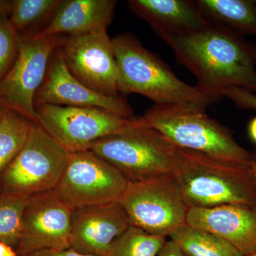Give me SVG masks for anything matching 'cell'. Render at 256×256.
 Instances as JSON below:
<instances>
[{
    "mask_svg": "<svg viewBox=\"0 0 256 256\" xmlns=\"http://www.w3.org/2000/svg\"><path fill=\"white\" fill-rule=\"evenodd\" d=\"M159 36L174 52L178 63L195 76L196 86L216 102L230 87L256 92L255 45L242 35L210 24L188 34Z\"/></svg>",
    "mask_w": 256,
    "mask_h": 256,
    "instance_id": "cell-1",
    "label": "cell"
},
{
    "mask_svg": "<svg viewBox=\"0 0 256 256\" xmlns=\"http://www.w3.org/2000/svg\"><path fill=\"white\" fill-rule=\"evenodd\" d=\"M118 66L119 94H137L154 105H195L206 108L216 101L195 86L180 80L158 56L146 50L134 35L112 38Z\"/></svg>",
    "mask_w": 256,
    "mask_h": 256,
    "instance_id": "cell-2",
    "label": "cell"
},
{
    "mask_svg": "<svg viewBox=\"0 0 256 256\" xmlns=\"http://www.w3.org/2000/svg\"><path fill=\"white\" fill-rule=\"evenodd\" d=\"M174 174L188 208L225 204L256 208V185L250 165L178 148Z\"/></svg>",
    "mask_w": 256,
    "mask_h": 256,
    "instance_id": "cell-3",
    "label": "cell"
},
{
    "mask_svg": "<svg viewBox=\"0 0 256 256\" xmlns=\"http://www.w3.org/2000/svg\"><path fill=\"white\" fill-rule=\"evenodd\" d=\"M146 124L180 149L236 164L250 165L252 153L234 139L228 128L195 105H154L144 112Z\"/></svg>",
    "mask_w": 256,
    "mask_h": 256,
    "instance_id": "cell-4",
    "label": "cell"
},
{
    "mask_svg": "<svg viewBox=\"0 0 256 256\" xmlns=\"http://www.w3.org/2000/svg\"><path fill=\"white\" fill-rule=\"evenodd\" d=\"M88 150L112 165L129 182L173 174L178 164V146L143 118L129 129L98 140Z\"/></svg>",
    "mask_w": 256,
    "mask_h": 256,
    "instance_id": "cell-5",
    "label": "cell"
},
{
    "mask_svg": "<svg viewBox=\"0 0 256 256\" xmlns=\"http://www.w3.org/2000/svg\"><path fill=\"white\" fill-rule=\"evenodd\" d=\"M132 226L156 236H170L186 224L188 210L174 173L128 183L119 200Z\"/></svg>",
    "mask_w": 256,
    "mask_h": 256,
    "instance_id": "cell-6",
    "label": "cell"
},
{
    "mask_svg": "<svg viewBox=\"0 0 256 256\" xmlns=\"http://www.w3.org/2000/svg\"><path fill=\"white\" fill-rule=\"evenodd\" d=\"M69 154L40 124L32 122L24 146L0 178V190L30 196L54 190Z\"/></svg>",
    "mask_w": 256,
    "mask_h": 256,
    "instance_id": "cell-7",
    "label": "cell"
},
{
    "mask_svg": "<svg viewBox=\"0 0 256 256\" xmlns=\"http://www.w3.org/2000/svg\"><path fill=\"white\" fill-rule=\"evenodd\" d=\"M37 124L65 149L88 150L98 140L122 132L142 122L98 108L44 104L36 106Z\"/></svg>",
    "mask_w": 256,
    "mask_h": 256,
    "instance_id": "cell-8",
    "label": "cell"
},
{
    "mask_svg": "<svg viewBox=\"0 0 256 256\" xmlns=\"http://www.w3.org/2000/svg\"><path fill=\"white\" fill-rule=\"evenodd\" d=\"M62 35L20 36V50L0 82V106L37 124L34 97L44 80L50 57L66 38Z\"/></svg>",
    "mask_w": 256,
    "mask_h": 256,
    "instance_id": "cell-9",
    "label": "cell"
},
{
    "mask_svg": "<svg viewBox=\"0 0 256 256\" xmlns=\"http://www.w3.org/2000/svg\"><path fill=\"white\" fill-rule=\"evenodd\" d=\"M128 183L110 163L86 150L70 152L54 190L76 210L119 202Z\"/></svg>",
    "mask_w": 256,
    "mask_h": 256,
    "instance_id": "cell-10",
    "label": "cell"
},
{
    "mask_svg": "<svg viewBox=\"0 0 256 256\" xmlns=\"http://www.w3.org/2000/svg\"><path fill=\"white\" fill-rule=\"evenodd\" d=\"M74 210L54 190L28 197L24 210L20 240L15 249L18 256L70 248Z\"/></svg>",
    "mask_w": 256,
    "mask_h": 256,
    "instance_id": "cell-11",
    "label": "cell"
},
{
    "mask_svg": "<svg viewBox=\"0 0 256 256\" xmlns=\"http://www.w3.org/2000/svg\"><path fill=\"white\" fill-rule=\"evenodd\" d=\"M60 50L69 72L84 85L104 95L120 96L117 62L108 31L66 36Z\"/></svg>",
    "mask_w": 256,
    "mask_h": 256,
    "instance_id": "cell-12",
    "label": "cell"
},
{
    "mask_svg": "<svg viewBox=\"0 0 256 256\" xmlns=\"http://www.w3.org/2000/svg\"><path fill=\"white\" fill-rule=\"evenodd\" d=\"M44 104L98 108L126 118H134L132 108L124 98L96 92L74 77L60 48L50 57L44 80L35 95V108Z\"/></svg>",
    "mask_w": 256,
    "mask_h": 256,
    "instance_id": "cell-13",
    "label": "cell"
},
{
    "mask_svg": "<svg viewBox=\"0 0 256 256\" xmlns=\"http://www.w3.org/2000/svg\"><path fill=\"white\" fill-rule=\"evenodd\" d=\"M130 226L119 202L74 210L70 248L92 256H108L114 240Z\"/></svg>",
    "mask_w": 256,
    "mask_h": 256,
    "instance_id": "cell-14",
    "label": "cell"
},
{
    "mask_svg": "<svg viewBox=\"0 0 256 256\" xmlns=\"http://www.w3.org/2000/svg\"><path fill=\"white\" fill-rule=\"evenodd\" d=\"M186 224L225 239L244 256L256 250V208L244 204L190 208Z\"/></svg>",
    "mask_w": 256,
    "mask_h": 256,
    "instance_id": "cell-15",
    "label": "cell"
},
{
    "mask_svg": "<svg viewBox=\"0 0 256 256\" xmlns=\"http://www.w3.org/2000/svg\"><path fill=\"white\" fill-rule=\"evenodd\" d=\"M130 10L149 23L158 36H180L210 24L195 1L188 0H130Z\"/></svg>",
    "mask_w": 256,
    "mask_h": 256,
    "instance_id": "cell-16",
    "label": "cell"
},
{
    "mask_svg": "<svg viewBox=\"0 0 256 256\" xmlns=\"http://www.w3.org/2000/svg\"><path fill=\"white\" fill-rule=\"evenodd\" d=\"M117 1L62 0L42 36H82L108 31L114 20Z\"/></svg>",
    "mask_w": 256,
    "mask_h": 256,
    "instance_id": "cell-17",
    "label": "cell"
},
{
    "mask_svg": "<svg viewBox=\"0 0 256 256\" xmlns=\"http://www.w3.org/2000/svg\"><path fill=\"white\" fill-rule=\"evenodd\" d=\"M202 14L212 24L228 28L238 34L256 36V1L197 0Z\"/></svg>",
    "mask_w": 256,
    "mask_h": 256,
    "instance_id": "cell-18",
    "label": "cell"
},
{
    "mask_svg": "<svg viewBox=\"0 0 256 256\" xmlns=\"http://www.w3.org/2000/svg\"><path fill=\"white\" fill-rule=\"evenodd\" d=\"M62 2V0H12L8 18L20 36L40 35Z\"/></svg>",
    "mask_w": 256,
    "mask_h": 256,
    "instance_id": "cell-19",
    "label": "cell"
},
{
    "mask_svg": "<svg viewBox=\"0 0 256 256\" xmlns=\"http://www.w3.org/2000/svg\"><path fill=\"white\" fill-rule=\"evenodd\" d=\"M170 237L186 256H244L225 239L186 224L176 229Z\"/></svg>",
    "mask_w": 256,
    "mask_h": 256,
    "instance_id": "cell-20",
    "label": "cell"
},
{
    "mask_svg": "<svg viewBox=\"0 0 256 256\" xmlns=\"http://www.w3.org/2000/svg\"><path fill=\"white\" fill-rule=\"evenodd\" d=\"M32 122L14 111H4L0 121V178L22 150Z\"/></svg>",
    "mask_w": 256,
    "mask_h": 256,
    "instance_id": "cell-21",
    "label": "cell"
},
{
    "mask_svg": "<svg viewBox=\"0 0 256 256\" xmlns=\"http://www.w3.org/2000/svg\"><path fill=\"white\" fill-rule=\"evenodd\" d=\"M28 197L0 190V242L14 249L20 240L24 210Z\"/></svg>",
    "mask_w": 256,
    "mask_h": 256,
    "instance_id": "cell-22",
    "label": "cell"
},
{
    "mask_svg": "<svg viewBox=\"0 0 256 256\" xmlns=\"http://www.w3.org/2000/svg\"><path fill=\"white\" fill-rule=\"evenodd\" d=\"M166 242L130 226L111 245L108 256H156Z\"/></svg>",
    "mask_w": 256,
    "mask_h": 256,
    "instance_id": "cell-23",
    "label": "cell"
},
{
    "mask_svg": "<svg viewBox=\"0 0 256 256\" xmlns=\"http://www.w3.org/2000/svg\"><path fill=\"white\" fill-rule=\"evenodd\" d=\"M20 35L8 16H0V82L10 72L18 58Z\"/></svg>",
    "mask_w": 256,
    "mask_h": 256,
    "instance_id": "cell-24",
    "label": "cell"
},
{
    "mask_svg": "<svg viewBox=\"0 0 256 256\" xmlns=\"http://www.w3.org/2000/svg\"><path fill=\"white\" fill-rule=\"evenodd\" d=\"M222 97L228 98L237 107L256 110V92L240 87H230L222 92Z\"/></svg>",
    "mask_w": 256,
    "mask_h": 256,
    "instance_id": "cell-25",
    "label": "cell"
},
{
    "mask_svg": "<svg viewBox=\"0 0 256 256\" xmlns=\"http://www.w3.org/2000/svg\"><path fill=\"white\" fill-rule=\"evenodd\" d=\"M28 256H92L82 254L72 248L64 250H44L32 254Z\"/></svg>",
    "mask_w": 256,
    "mask_h": 256,
    "instance_id": "cell-26",
    "label": "cell"
},
{
    "mask_svg": "<svg viewBox=\"0 0 256 256\" xmlns=\"http://www.w3.org/2000/svg\"><path fill=\"white\" fill-rule=\"evenodd\" d=\"M156 256H186L173 240H166Z\"/></svg>",
    "mask_w": 256,
    "mask_h": 256,
    "instance_id": "cell-27",
    "label": "cell"
},
{
    "mask_svg": "<svg viewBox=\"0 0 256 256\" xmlns=\"http://www.w3.org/2000/svg\"><path fill=\"white\" fill-rule=\"evenodd\" d=\"M0 256H18L14 248L0 242Z\"/></svg>",
    "mask_w": 256,
    "mask_h": 256,
    "instance_id": "cell-28",
    "label": "cell"
},
{
    "mask_svg": "<svg viewBox=\"0 0 256 256\" xmlns=\"http://www.w3.org/2000/svg\"><path fill=\"white\" fill-rule=\"evenodd\" d=\"M248 134L252 142L256 144V116L249 122L248 126Z\"/></svg>",
    "mask_w": 256,
    "mask_h": 256,
    "instance_id": "cell-29",
    "label": "cell"
},
{
    "mask_svg": "<svg viewBox=\"0 0 256 256\" xmlns=\"http://www.w3.org/2000/svg\"><path fill=\"white\" fill-rule=\"evenodd\" d=\"M11 9V1L0 0V16H9Z\"/></svg>",
    "mask_w": 256,
    "mask_h": 256,
    "instance_id": "cell-30",
    "label": "cell"
},
{
    "mask_svg": "<svg viewBox=\"0 0 256 256\" xmlns=\"http://www.w3.org/2000/svg\"><path fill=\"white\" fill-rule=\"evenodd\" d=\"M250 168L252 170V176L256 185V149L252 153V160H250Z\"/></svg>",
    "mask_w": 256,
    "mask_h": 256,
    "instance_id": "cell-31",
    "label": "cell"
},
{
    "mask_svg": "<svg viewBox=\"0 0 256 256\" xmlns=\"http://www.w3.org/2000/svg\"><path fill=\"white\" fill-rule=\"evenodd\" d=\"M5 110H6V109H4V108L0 106V121H1L2 118L3 114H4Z\"/></svg>",
    "mask_w": 256,
    "mask_h": 256,
    "instance_id": "cell-32",
    "label": "cell"
},
{
    "mask_svg": "<svg viewBox=\"0 0 256 256\" xmlns=\"http://www.w3.org/2000/svg\"><path fill=\"white\" fill-rule=\"evenodd\" d=\"M244 256H256V252H252V254H248V255Z\"/></svg>",
    "mask_w": 256,
    "mask_h": 256,
    "instance_id": "cell-33",
    "label": "cell"
},
{
    "mask_svg": "<svg viewBox=\"0 0 256 256\" xmlns=\"http://www.w3.org/2000/svg\"><path fill=\"white\" fill-rule=\"evenodd\" d=\"M255 50V55H256V45H255V50Z\"/></svg>",
    "mask_w": 256,
    "mask_h": 256,
    "instance_id": "cell-34",
    "label": "cell"
}]
</instances>
